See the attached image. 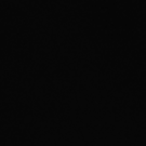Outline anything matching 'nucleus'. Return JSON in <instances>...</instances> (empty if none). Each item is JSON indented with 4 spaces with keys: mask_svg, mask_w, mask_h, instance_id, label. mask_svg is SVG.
<instances>
[]
</instances>
